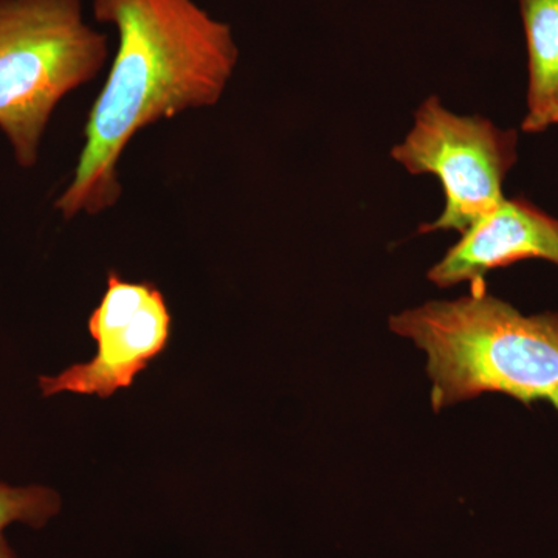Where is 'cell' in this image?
Listing matches in <instances>:
<instances>
[{"instance_id": "cell-1", "label": "cell", "mask_w": 558, "mask_h": 558, "mask_svg": "<svg viewBox=\"0 0 558 558\" xmlns=\"http://www.w3.org/2000/svg\"><path fill=\"white\" fill-rule=\"evenodd\" d=\"M94 16L116 28L119 47L72 182L54 204L65 219L112 208L131 140L157 121L215 106L240 58L230 25L194 0H94Z\"/></svg>"}, {"instance_id": "cell-5", "label": "cell", "mask_w": 558, "mask_h": 558, "mask_svg": "<svg viewBox=\"0 0 558 558\" xmlns=\"http://www.w3.org/2000/svg\"><path fill=\"white\" fill-rule=\"evenodd\" d=\"M172 317L153 282H131L109 271L106 292L89 318L97 354L58 376L39 377L44 398L73 392L108 399L130 388L171 339Z\"/></svg>"}, {"instance_id": "cell-6", "label": "cell", "mask_w": 558, "mask_h": 558, "mask_svg": "<svg viewBox=\"0 0 558 558\" xmlns=\"http://www.w3.org/2000/svg\"><path fill=\"white\" fill-rule=\"evenodd\" d=\"M524 259L558 266V219L526 199L506 197L497 208L470 227L461 241L428 271L438 288L459 282H484L488 271Z\"/></svg>"}, {"instance_id": "cell-8", "label": "cell", "mask_w": 558, "mask_h": 558, "mask_svg": "<svg viewBox=\"0 0 558 558\" xmlns=\"http://www.w3.org/2000/svg\"><path fill=\"white\" fill-rule=\"evenodd\" d=\"M61 497L46 486L13 487L0 483V537L11 524L40 529L60 513Z\"/></svg>"}, {"instance_id": "cell-7", "label": "cell", "mask_w": 558, "mask_h": 558, "mask_svg": "<svg viewBox=\"0 0 558 558\" xmlns=\"http://www.w3.org/2000/svg\"><path fill=\"white\" fill-rule=\"evenodd\" d=\"M527 49V110L521 130L558 126V0H519Z\"/></svg>"}, {"instance_id": "cell-3", "label": "cell", "mask_w": 558, "mask_h": 558, "mask_svg": "<svg viewBox=\"0 0 558 558\" xmlns=\"http://www.w3.org/2000/svg\"><path fill=\"white\" fill-rule=\"evenodd\" d=\"M108 60V39L86 24L80 0H0V131L17 163L38 161L58 102Z\"/></svg>"}, {"instance_id": "cell-4", "label": "cell", "mask_w": 558, "mask_h": 558, "mask_svg": "<svg viewBox=\"0 0 558 558\" xmlns=\"http://www.w3.org/2000/svg\"><path fill=\"white\" fill-rule=\"evenodd\" d=\"M519 135L483 117H462L444 108L433 95L414 113V126L391 149L392 159L410 174H433L446 194L435 222L418 231L470 227L506 199L502 183L519 159Z\"/></svg>"}, {"instance_id": "cell-2", "label": "cell", "mask_w": 558, "mask_h": 558, "mask_svg": "<svg viewBox=\"0 0 558 558\" xmlns=\"http://www.w3.org/2000/svg\"><path fill=\"white\" fill-rule=\"evenodd\" d=\"M427 354L433 410L501 392L558 410V314H521L476 282L468 296L428 301L389 318Z\"/></svg>"}, {"instance_id": "cell-9", "label": "cell", "mask_w": 558, "mask_h": 558, "mask_svg": "<svg viewBox=\"0 0 558 558\" xmlns=\"http://www.w3.org/2000/svg\"><path fill=\"white\" fill-rule=\"evenodd\" d=\"M0 558H16L13 549L10 548L9 543L3 537H0Z\"/></svg>"}]
</instances>
